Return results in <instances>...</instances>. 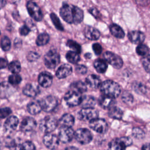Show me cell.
<instances>
[{
  "label": "cell",
  "instance_id": "6da1fadb",
  "mask_svg": "<svg viewBox=\"0 0 150 150\" xmlns=\"http://www.w3.org/2000/svg\"><path fill=\"white\" fill-rule=\"evenodd\" d=\"M62 18L70 24H79L83 20L84 14L81 9L73 5L64 4L60 9Z\"/></svg>",
  "mask_w": 150,
  "mask_h": 150
},
{
  "label": "cell",
  "instance_id": "7a4b0ae2",
  "mask_svg": "<svg viewBox=\"0 0 150 150\" xmlns=\"http://www.w3.org/2000/svg\"><path fill=\"white\" fill-rule=\"evenodd\" d=\"M99 87L103 95L113 98L118 97L121 91L120 86L115 81L111 80H107L101 83Z\"/></svg>",
  "mask_w": 150,
  "mask_h": 150
},
{
  "label": "cell",
  "instance_id": "3957f363",
  "mask_svg": "<svg viewBox=\"0 0 150 150\" xmlns=\"http://www.w3.org/2000/svg\"><path fill=\"white\" fill-rule=\"evenodd\" d=\"M132 144V139L128 137H122L115 138L110 141L108 147L114 150H123Z\"/></svg>",
  "mask_w": 150,
  "mask_h": 150
},
{
  "label": "cell",
  "instance_id": "277c9868",
  "mask_svg": "<svg viewBox=\"0 0 150 150\" xmlns=\"http://www.w3.org/2000/svg\"><path fill=\"white\" fill-rule=\"evenodd\" d=\"M60 54L55 50H50L44 57L45 66L50 69H54L60 63Z\"/></svg>",
  "mask_w": 150,
  "mask_h": 150
},
{
  "label": "cell",
  "instance_id": "5b68a950",
  "mask_svg": "<svg viewBox=\"0 0 150 150\" xmlns=\"http://www.w3.org/2000/svg\"><path fill=\"white\" fill-rule=\"evenodd\" d=\"M58 124L57 120L50 116L45 117L40 122V129L45 133H50L53 131Z\"/></svg>",
  "mask_w": 150,
  "mask_h": 150
},
{
  "label": "cell",
  "instance_id": "8992f818",
  "mask_svg": "<svg viewBox=\"0 0 150 150\" xmlns=\"http://www.w3.org/2000/svg\"><path fill=\"white\" fill-rule=\"evenodd\" d=\"M74 137L79 143L86 145L91 141L93 135L87 128H79L75 131Z\"/></svg>",
  "mask_w": 150,
  "mask_h": 150
},
{
  "label": "cell",
  "instance_id": "52a82bcc",
  "mask_svg": "<svg viewBox=\"0 0 150 150\" xmlns=\"http://www.w3.org/2000/svg\"><path fill=\"white\" fill-rule=\"evenodd\" d=\"M43 111L49 112L53 111L57 105V99L53 96H47L39 101Z\"/></svg>",
  "mask_w": 150,
  "mask_h": 150
},
{
  "label": "cell",
  "instance_id": "ba28073f",
  "mask_svg": "<svg viewBox=\"0 0 150 150\" xmlns=\"http://www.w3.org/2000/svg\"><path fill=\"white\" fill-rule=\"evenodd\" d=\"M98 117V111L93 107L83 108L78 113V118L82 121H91Z\"/></svg>",
  "mask_w": 150,
  "mask_h": 150
},
{
  "label": "cell",
  "instance_id": "9c48e42d",
  "mask_svg": "<svg viewBox=\"0 0 150 150\" xmlns=\"http://www.w3.org/2000/svg\"><path fill=\"white\" fill-rule=\"evenodd\" d=\"M64 98L66 104L70 107H73L80 104L82 96L80 93L70 90L66 93Z\"/></svg>",
  "mask_w": 150,
  "mask_h": 150
},
{
  "label": "cell",
  "instance_id": "30bf717a",
  "mask_svg": "<svg viewBox=\"0 0 150 150\" xmlns=\"http://www.w3.org/2000/svg\"><path fill=\"white\" fill-rule=\"evenodd\" d=\"M104 58L105 60L115 69H121L123 65L122 59L117 54L111 52L107 51L104 53Z\"/></svg>",
  "mask_w": 150,
  "mask_h": 150
},
{
  "label": "cell",
  "instance_id": "8fae6325",
  "mask_svg": "<svg viewBox=\"0 0 150 150\" xmlns=\"http://www.w3.org/2000/svg\"><path fill=\"white\" fill-rule=\"evenodd\" d=\"M26 8L29 15L35 21H40L43 15L39 6L34 2L29 1L26 4Z\"/></svg>",
  "mask_w": 150,
  "mask_h": 150
},
{
  "label": "cell",
  "instance_id": "7c38bea8",
  "mask_svg": "<svg viewBox=\"0 0 150 150\" xmlns=\"http://www.w3.org/2000/svg\"><path fill=\"white\" fill-rule=\"evenodd\" d=\"M89 126L92 129L100 134H104L108 129V124L105 120L98 118L90 121Z\"/></svg>",
  "mask_w": 150,
  "mask_h": 150
},
{
  "label": "cell",
  "instance_id": "4fadbf2b",
  "mask_svg": "<svg viewBox=\"0 0 150 150\" xmlns=\"http://www.w3.org/2000/svg\"><path fill=\"white\" fill-rule=\"evenodd\" d=\"M74 134V132L71 127L62 126L59 133V139L63 143H69L73 139Z\"/></svg>",
  "mask_w": 150,
  "mask_h": 150
},
{
  "label": "cell",
  "instance_id": "5bb4252c",
  "mask_svg": "<svg viewBox=\"0 0 150 150\" xmlns=\"http://www.w3.org/2000/svg\"><path fill=\"white\" fill-rule=\"evenodd\" d=\"M43 142L44 145L49 149H56L59 144V138L54 134L47 133L43 138Z\"/></svg>",
  "mask_w": 150,
  "mask_h": 150
},
{
  "label": "cell",
  "instance_id": "9a60e30c",
  "mask_svg": "<svg viewBox=\"0 0 150 150\" xmlns=\"http://www.w3.org/2000/svg\"><path fill=\"white\" fill-rule=\"evenodd\" d=\"M36 127V121L32 117L25 118L20 125V129L23 132H29L34 129Z\"/></svg>",
  "mask_w": 150,
  "mask_h": 150
},
{
  "label": "cell",
  "instance_id": "2e32d148",
  "mask_svg": "<svg viewBox=\"0 0 150 150\" xmlns=\"http://www.w3.org/2000/svg\"><path fill=\"white\" fill-rule=\"evenodd\" d=\"M52 76L48 72H42L38 76V83L43 87L47 88L50 87L52 85Z\"/></svg>",
  "mask_w": 150,
  "mask_h": 150
},
{
  "label": "cell",
  "instance_id": "e0dca14e",
  "mask_svg": "<svg viewBox=\"0 0 150 150\" xmlns=\"http://www.w3.org/2000/svg\"><path fill=\"white\" fill-rule=\"evenodd\" d=\"M128 37L131 42L136 44L142 43L145 38L144 33L139 30H133L129 32L128 33Z\"/></svg>",
  "mask_w": 150,
  "mask_h": 150
},
{
  "label": "cell",
  "instance_id": "ac0fdd59",
  "mask_svg": "<svg viewBox=\"0 0 150 150\" xmlns=\"http://www.w3.org/2000/svg\"><path fill=\"white\" fill-rule=\"evenodd\" d=\"M84 33L86 38L91 40H96L98 39L100 36L99 30L91 26H87L84 28Z\"/></svg>",
  "mask_w": 150,
  "mask_h": 150
},
{
  "label": "cell",
  "instance_id": "d6986e66",
  "mask_svg": "<svg viewBox=\"0 0 150 150\" xmlns=\"http://www.w3.org/2000/svg\"><path fill=\"white\" fill-rule=\"evenodd\" d=\"M72 73V67L68 64L61 65L56 72V76L58 79H64L70 75Z\"/></svg>",
  "mask_w": 150,
  "mask_h": 150
},
{
  "label": "cell",
  "instance_id": "ffe728a7",
  "mask_svg": "<svg viewBox=\"0 0 150 150\" xmlns=\"http://www.w3.org/2000/svg\"><path fill=\"white\" fill-rule=\"evenodd\" d=\"M13 88L12 85L7 82H2L0 83V97L6 98L9 97L13 93Z\"/></svg>",
  "mask_w": 150,
  "mask_h": 150
},
{
  "label": "cell",
  "instance_id": "44dd1931",
  "mask_svg": "<svg viewBox=\"0 0 150 150\" xmlns=\"http://www.w3.org/2000/svg\"><path fill=\"white\" fill-rule=\"evenodd\" d=\"M18 123L19 120L16 116H11L5 121L4 125V129L7 132H12L16 128Z\"/></svg>",
  "mask_w": 150,
  "mask_h": 150
},
{
  "label": "cell",
  "instance_id": "7402d4cb",
  "mask_svg": "<svg viewBox=\"0 0 150 150\" xmlns=\"http://www.w3.org/2000/svg\"><path fill=\"white\" fill-rule=\"evenodd\" d=\"M115 102V98L104 95L101 96L98 99V104L103 108L108 109L114 105Z\"/></svg>",
  "mask_w": 150,
  "mask_h": 150
},
{
  "label": "cell",
  "instance_id": "603a6c76",
  "mask_svg": "<svg viewBox=\"0 0 150 150\" xmlns=\"http://www.w3.org/2000/svg\"><path fill=\"white\" fill-rule=\"evenodd\" d=\"M86 81L87 84L93 88H98L101 83L100 77L96 74H91L87 76Z\"/></svg>",
  "mask_w": 150,
  "mask_h": 150
},
{
  "label": "cell",
  "instance_id": "cb8c5ba5",
  "mask_svg": "<svg viewBox=\"0 0 150 150\" xmlns=\"http://www.w3.org/2000/svg\"><path fill=\"white\" fill-rule=\"evenodd\" d=\"M59 123L63 127H71L74 123V118L70 114H64L60 118Z\"/></svg>",
  "mask_w": 150,
  "mask_h": 150
},
{
  "label": "cell",
  "instance_id": "d4e9b609",
  "mask_svg": "<svg viewBox=\"0 0 150 150\" xmlns=\"http://www.w3.org/2000/svg\"><path fill=\"white\" fill-rule=\"evenodd\" d=\"M110 30L111 34L117 38H123L125 36V33L123 29L118 25L112 23L110 26Z\"/></svg>",
  "mask_w": 150,
  "mask_h": 150
},
{
  "label": "cell",
  "instance_id": "484cf974",
  "mask_svg": "<svg viewBox=\"0 0 150 150\" xmlns=\"http://www.w3.org/2000/svg\"><path fill=\"white\" fill-rule=\"evenodd\" d=\"M23 93L30 97H35L38 94V89L31 84H27L23 88Z\"/></svg>",
  "mask_w": 150,
  "mask_h": 150
},
{
  "label": "cell",
  "instance_id": "4316f807",
  "mask_svg": "<svg viewBox=\"0 0 150 150\" xmlns=\"http://www.w3.org/2000/svg\"><path fill=\"white\" fill-rule=\"evenodd\" d=\"M108 115L110 117L114 119L120 120L122 117V111L118 107L113 105L108 108Z\"/></svg>",
  "mask_w": 150,
  "mask_h": 150
},
{
  "label": "cell",
  "instance_id": "83f0119b",
  "mask_svg": "<svg viewBox=\"0 0 150 150\" xmlns=\"http://www.w3.org/2000/svg\"><path fill=\"white\" fill-rule=\"evenodd\" d=\"M93 65L97 71L100 73H104L107 69V62L105 60L101 59L96 60L94 62Z\"/></svg>",
  "mask_w": 150,
  "mask_h": 150
},
{
  "label": "cell",
  "instance_id": "f1b7e54d",
  "mask_svg": "<svg viewBox=\"0 0 150 150\" xmlns=\"http://www.w3.org/2000/svg\"><path fill=\"white\" fill-rule=\"evenodd\" d=\"M27 110L30 114L36 115L39 114L41 111L42 108L40 105L39 102L32 101L28 104Z\"/></svg>",
  "mask_w": 150,
  "mask_h": 150
},
{
  "label": "cell",
  "instance_id": "f546056e",
  "mask_svg": "<svg viewBox=\"0 0 150 150\" xmlns=\"http://www.w3.org/2000/svg\"><path fill=\"white\" fill-rule=\"evenodd\" d=\"M80 104L83 108L93 107L96 105L95 98L91 96H86L82 97V100Z\"/></svg>",
  "mask_w": 150,
  "mask_h": 150
},
{
  "label": "cell",
  "instance_id": "4dcf8cb0",
  "mask_svg": "<svg viewBox=\"0 0 150 150\" xmlns=\"http://www.w3.org/2000/svg\"><path fill=\"white\" fill-rule=\"evenodd\" d=\"M70 88L71 90L78 92L80 94L83 93L87 91V86L84 83L81 81H77L73 83L70 85Z\"/></svg>",
  "mask_w": 150,
  "mask_h": 150
},
{
  "label": "cell",
  "instance_id": "1f68e13d",
  "mask_svg": "<svg viewBox=\"0 0 150 150\" xmlns=\"http://www.w3.org/2000/svg\"><path fill=\"white\" fill-rule=\"evenodd\" d=\"M79 54L80 53L74 51H69L66 53V57L69 62L73 64H75L77 63L80 59Z\"/></svg>",
  "mask_w": 150,
  "mask_h": 150
},
{
  "label": "cell",
  "instance_id": "d6a6232c",
  "mask_svg": "<svg viewBox=\"0 0 150 150\" xmlns=\"http://www.w3.org/2000/svg\"><path fill=\"white\" fill-rule=\"evenodd\" d=\"M50 39V37L48 34L46 33H42L38 35L36 40V43L39 46H42L46 45Z\"/></svg>",
  "mask_w": 150,
  "mask_h": 150
},
{
  "label": "cell",
  "instance_id": "836d02e7",
  "mask_svg": "<svg viewBox=\"0 0 150 150\" xmlns=\"http://www.w3.org/2000/svg\"><path fill=\"white\" fill-rule=\"evenodd\" d=\"M136 52L137 53L141 56H146L149 54V48L148 47L140 43L136 48Z\"/></svg>",
  "mask_w": 150,
  "mask_h": 150
},
{
  "label": "cell",
  "instance_id": "e575fe53",
  "mask_svg": "<svg viewBox=\"0 0 150 150\" xmlns=\"http://www.w3.org/2000/svg\"><path fill=\"white\" fill-rule=\"evenodd\" d=\"M8 69L12 73H18L21 69V63L18 60H14L8 65Z\"/></svg>",
  "mask_w": 150,
  "mask_h": 150
},
{
  "label": "cell",
  "instance_id": "d590c367",
  "mask_svg": "<svg viewBox=\"0 0 150 150\" xmlns=\"http://www.w3.org/2000/svg\"><path fill=\"white\" fill-rule=\"evenodd\" d=\"M132 88L134 90L139 94H144L146 93V87L145 85L141 83H135L133 86Z\"/></svg>",
  "mask_w": 150,
  "mask_h": 150
},
{
  "label": "cell",
  "instance_id": "8d00e7d4",
  "mask_svg": "<svg viewBox=\"0 0 150 150\" xmlns=\"http://www.w3.org/2000/svg\"><path fill=\"white\" fill-rule=\"evenodd\" d=\"M50 19H51L53 25L56 27V28L59 30H63V29H64L62 23L60 22V19L57 17V16L54 13H51L50 15Z\"/></svg>",
  "mask_w": 150,
  "mask_h": 150
},
{
  "label": "cell",
  "instance_id": "74e56055",
  "mask_svg": "<svg viewBox=\"0 0 150 150\" xmlns=\"http://www.w3.org/2000/svg\"><path fill=\"white\" fill-rule=\"evenodd\" d=\"M121 100L125 104H131L134 101V97L128 91H124L122 94Z\"/></svg>",
  "mask_w": 150,
  "mask_h": 150
},
{
  "label": "cell",
  "instance_id": "f35d334b",
  "mask_svg": "<svg viewBox=\"0 0 150 150\" xmlns=\"http://www.w3.org/2000/svg\"><path fill=\"white\" fill-rule=\"evenodd\" d=\"M22 81L21 77L18 74V73H13V74L9 76L8 81L9 83L13 86L19 84Z\"/></svg>",
  "mask_w": 150,
  "mask_h": 150
},
{
  "label": "cell",
  "instance_id": "ab89813d",
  "mask_svg": "<svg viewBox=\"0 0 150 150\" xmlns=\"http://www.w3.org/2000/svg\"><path fill=\"white\" fill-rule=\"evenodd\" d=\"M66 45L69 47L73 49L74 52H76L79 53H80V52L81 51V48L80 45L74 40H67V42L66 43Z\"/></svg>",
  "mask_w": 150,
  "mask_h": 150
},
{
  "label": "cell",
  "instance_id": "60d3db41",
  "mask_svg": "<svg viewBox=\"0 0 150 150\" xmlns=\"http://www.w3.org/2000/svg\"><path fill=\"white\" fill-rule=\"evenodd\" d=\"M132 134L135 138L138 139H142L145 137L144 131L138 127H135L132 129Z\"/></svg>",
  "mask_w": 150,
  "mask_h": 150
},
{
  "label": "cell",
  "instance_id": "b9f144b4",
  "mask_svg": "<svg viewBox=\"0 0 150 150\" xmlns=\"http://www.w3.org/2000/svg\"><path fill=\"white\" fill-rule=\"evenodd\" d=\"M11 40L7 36H4L1 42V46L3 50L8 51L11 48Z\"/></svg>",
  "mask_w": 150,
  "mask_h": 150
},
{
  "label": "cell",
  "instance_id": "7bdbcfd3",
  "mask_svg": "<svg viewBox=\"0 0 150 150\" xmlns=\"http://www.w3.org/2000/svg\"><path fill=\"white\" fill-rule=\"evenodd\" d=\"M35 146L34 144L30 142V141H25L23 143H22L21 145H19L18 146H17L16 149H29V150H33L35 149Z\"/></svg>",
  "mask_w": 150,
  "mask_h": 150
},
{
  "label": "cell",
  "instance_id": "ee69618b",
  "mask_svg": "<svg viewBox=\"0 0 150 150\" xmlns=\"http://www.w3.org/2000/svg\"><path fill=\"white\" fill-rule=\"evenodd\" d=\"M141 61H142V66H143L144 69L145 70V71L146 72L149 73V62H150L149 54H148L146 56H144V58L142 59Z\"/></svg>",
  "mask_w": 150,
  "mask_h": 150
},
{
  "label": "cell",
  "instance_id": "f6af8a7d",
  "mask_svg": "<svg viewBox=\"0 0 150 150\" xmlns=\"http://www.w3.org/2000/svg\"><path fill=\"white\" fill-rule=\"evenodd\" d=\"M12 112V110L9 107L0 108V118H5L8 117Z\"/></svg>",
  "mask_w": 150,
  "mask_h": 150
},
{
  "label": "cell",
  "instance_id": "bcb514c9",
  "mask_svg": "<svg viewBox=\"0 0 150 150\" xmlns=\"http://www.w3.org/2000/svg\"><path fill=\"white\" fill-rule=\"evenodd\" d=\"M40 57V55L35 52H30L27 55V59L29 62H34L37 60Z\"/></svg>",
  "mask_w": 150,
  "mask_h": 150
},
{
  "label": "cell",
  "instance_id": "7dc6e473",
  "mask_svg": "<svg viewBox=\"0 0 150 150\" xmlns=\"http://www.w3.org/2000/svg\"><path fill=\"white\" fill-rule=\"evenodd\" d=\"M75 70L77 74H85L87 71V69L86 66L82 64H79L76 66Z\"/></svg>",
  "mask_w": 150,
  "mask_h": 150
},
{
  "label": "cell",
  "instance_id": "c3c4849f",
  "mask_svg": "<svg viewBox=\"0 0 150 150\" xmlns=\"http://www.w3.org/2000/svg\"><path fill=\"white\" fill-rule=\"evenodd\" d=\"M92 47H93V50L94 52L96 54L99 55L103 51V48L99 43H94Z\"/></svg>",
  "mask_w": 150,
  "mask_h": 150
},
{
  "label": "cell",
  "instance_id": "681fc988",
  "mask_svg": "<svg viewBox=\"0 0 150 150\" xmlns=\"http://www.w3.org/2000/svg\"><path fill=\"white\" fill-rule=\"evenodd\" d=\"M30 31V30L29 28L26 25H23L19 29V33L22 36L27 35L29 33Z\"/></svg>",
  "mask_w": 150,
  "mask_h": 150
},
{
  "label": "cell",
  "instance_id": "f907efd6",
  "mask_svg": "<svg viewBox=\"0 0 150 150\" xmlns=\"http://www.w3.org/2000/svg\"><path fill=\"white\" fill-rule=\"evenodd\" d=\"M89 12L90 13H91L96 18L98 19L100 18V12L99 11L96 9V8H91L88 10Z\"/></svg>",
  "mask_w": 150,
  "mask_h": 150
},
{
  "label": "cell",
  "instance_id": "816d5d0a",
  "mask_svg": "<svg viewBox=\"0 0 150 150\" xmlns=\"http://www.w3.org/2000/svg\"><path fill=\"white\" fill-rule=\"evenodd\" d=\"M135 3L139 6H146L149 4V0H134Z\"/></svg>",
  "mask_w": 150,
  "mask_h": 150
},
{
  "label": "cell",
  "instance_id": "f5cc1de1",
  "mask_svg": "<svg viewBox=\"0 0 150 150\" xmlns=\"http://www.w3.org/2000/svg\"><path fill=\"white\" fill-rule=\"evenodd\" d=\"M8 66V61L4 58H0V69H4Z\"/></svg>",
  "mask_w": 150,
  "mask_h": 150
},
{
  "label": "cell",
  "instance_id": "db71d44e",
  "mask_svg": "<svg viewBox=\"0 0 150 150\" xmlns=\"http://www.w3.org/2000/svg\"><path fill=\"white\" fill-rule=\"evenodd\" d=\"M6 4V0H0V9L4 8Z\"/></svg>",
  "mask_w": 150,
  "mask_h": 150
},
{
  "label": "cell",
  "instance_id": "11a10c76",
  "mask_svg": "<svg viewBox=\"0 0 150 150\" xmlns=\"http://www.w3.org/2000/svg\"><path fill=\"white\" fill-rule=\"evenodd\" d=\"M142 149H143V150H149V149H150L149 144H144V145L142 146Z\"/></svg>",
  "mask_w": 150,
  "mask_h": 150
},
{
  "label": "cell",
  "instance_id": "9f6ffc18",
  "mask_svg": "<svg viewBox=\"0 0 150 150\" xmlns=\"http://www.w3.org/2000/svg\"><path fill=\"white\" fill-rule=\"evenodd\" d=\"M1 121H0V128H1Z\"/></svg>",
  "mask_w": 150,
  "mask_h": 150
},
{
  "label": "cell",
  "instance_id": "6f0895ef",
  "mask_svg": "<svg viewBox=\"0 0 150 150\" xmlns=\"http://www.w3.org/2000/svg\"><path fill=\"white\" fill-rule=\"evenodd\" d=\"M0 35H1V32H0Z\"/></svg>",
  "mask_w": 150,
  "mask_h": 150
}]
</instances>
